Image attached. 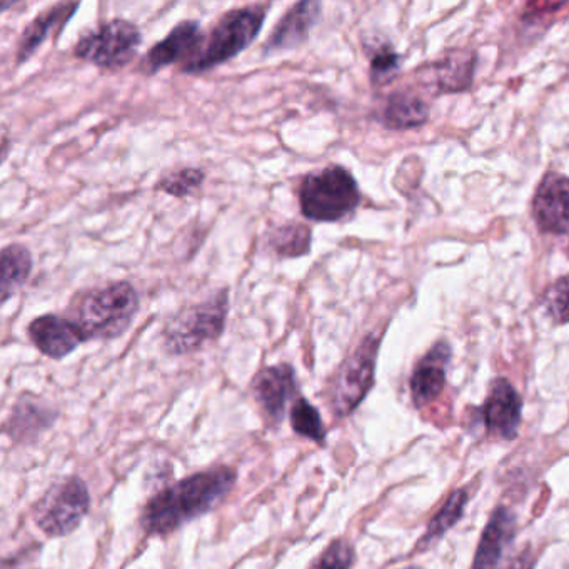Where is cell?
Instances as JSON below:
<instances>
[{
    "instance_id": "1",
    "label": "cell",
    "mask_w": 569,
    "mask_h": 569,
    "mask_svg": "<svg viewBox=\"0 0 569 569\" xmlns=\"http://www.w3.org/2000/svg\"><path fill=\"white\" fill-rule=\"evenodd\" d=\"M236 481L238 475L228 466L196 472L149 499L142 509V528L148 535H169L211 511L232 491Z\"/></svg>"
},
{
    "instance_id": "2",
    "label": "cell",
    "mask_w": 569,
    "mask_h": 569,
    "mask_svg": "<svg viewBox=\"0 0 569 569\" xmlns=\"http://www.w3.org/2000/svg\"><path fill=\"white\" fill-rule=\"evenodd\" d=\"M141 301L134 286L116 281L89 289L72 301L71 319L91 339H114L131 328Z\"/></svg>"
},
{
    "instance_id": "3",
    "label": "cell",
    "mask_w": 569,
    "mask_h": 569,
    "mask_svg": "<svg viewBox=\"0 0 569 569\" xmlns=\"http://www.w3.org/2000/svg\"><path fill=\"white\" fill-rule=\"evenodd\" d=\"M264 21L266 8L262 6H248L226 12L204 39L198 56L182 66V72L204 74L231 61L259 38Z\"/></svg>"
},
{
    "instance_id": "4",
    "label": "cell",
    "mask_w": 569,
    "mask_h": 569,
    "mask_svg": "<svg viewBox=\"0 0 569 569\" xmlns=\"http://www.w3.org/2000/svg\"><path fill=\"white\" fill-rule=\"evenodd\" d=\"M301 214L312 222H338L361 204V191L355 176L332 164L302 179L298 191Z\"/></svg>"
},
{
    "instance_id": "5",
    "label": "cell",
    "mask_w": 569,
    "mask_h": 569,
    "mask_svg": "<svg viewBox=\"0 0 569 569\" xmlns=\"http://www.w3.org/2000/svg\"><path fill=\"white\" fill-rule=\"evenodd\" d=\"M229 291L221 289L211 298L176 315L164 329V346L174 356L191 355L208 342L221 338L228 322Z\"/></svg>"
},
{
    "instance_id": "6",
    "label": "cell",
    "mask_w": 569,
    "mask_h": 569,
    "mask_svg": "<svg viewBox=\"0 0 569 569\" xmlns=\"http://www.w3.org/2000/svg\"><path fill=\"white\" fill-rule=\"evenodd\" d=\"M91 508L88 485L79 478L62 479L48 489L34 508V521L49 538H62L79 528Z\"/></svg>"
},
{
    "instance_id": "7",
    "label": "cell",
    "mask_w": 569,
    "mask_h": 569,
    "mask_svg": "<svg viewBox=\"0 0 569 569\" xmlns=\"http://www.w3.org/2000/svg\"><path fill=\"white\" fill-rule=\"evenodd\" d=\"M142 34L126 19H112L86 32L74 48V56L101 69H121L138 54Z\"/></svg>"
},
{
    "instance_id": "8",
    "label": "cell",
    "mask_w": 569,
    "mask_h": 569,
    "mask_svg": "<svg viewBox=\"0 0 569 569\" xmlns=\"http://www.w3.org/2000/svg\"><path fill=\"white\" fill-rule=\"evenodd\" d=\"M378 351L379 338L366 336L336 372L331 386V408L339 418L351 415L375 386Z\"/></svg>"
},
{
    "instance_id": "9",
    "label": "cell",
    "mask_w": 569,
    "mask_h": 569,
    "mask_svg": "<svg viewBox=\"0 0 569 569\" xmlns=\"http://www.w3.org/2000/svg\"><path fill=\"white\" fill-rule=\"evenodd\" d=\"M532 218L545 234H569V178L548 172L532 198Z\"/></svg>"
},
{
    "instance_id": "10",
    "label": "cell",
    "mask_w": 569,
    "mask_h": 569,
    "mask_svg": "<svg viewBox=\"0 0 569 569\" xmlns=\"http://www.w3.org/2000/svg\"><path fill=\"white\" fill-rule=\"evenodd\" d=\"M522 399L515 386L505 378L495 379L481 406L482 422L488 435L512 441L521 426Z\"/></svg>"
},
{
    "instance_id": "11",
    "label": "cell",
    "mask_w": 569,
    "mask_h": 569,
    "mask_svg": "<svg viewBox=\"0 0 569 569\" xmlns=\"http://www.w3.org/2000/svg\"><path fill=\"white\" fill-rule=\"evenodd\" d=\"M28 335L42 355L56 361L68 358L79 346L89 341L74 319L59 315L39 316L29 325Z\"/></svg>"
},
{
    "instance_id": "12",
    "label": "cell",
    "mask_w": 569,
    "mask_h": 569,
    "mask_svg": "<svg viewBox=\"0 0 569 569\" xmlns=\"http://www.w3.org/2000/svg\"><path fill=\"white\" fill-rule=\"evenodd\" d=\"M204 39L198 21L181 22L162 41L152 46L144 59L146 71L156 74L176 62L188 64L201 51Z\"/></svg>"
},
{
    "instance_id": "13",
    "label": "cell",
    "mask_w": 569,
    "mask_h": 569,
    "mask_svg": "<svg viewBox=\"0 0 569 569\" xmlns=\"http://www.w3.org/2000/svg\"><path fill=\"white\" fill-rule=\"evenodd\" d=\"M298 391L296 372L291 365H276L262 369L252 381V392L266 419L282 421L286 406L295 399Z\"/></svg>"
},
{
    "instance_id": "14",
    "label": "cell",
    "mask_w": 569,
    "mask_h": 569,
    "mask_svg": "<svg viewBox=\"0 0 569 569\" xmlns=\"http://www.w3.org/2000/svg\"><path fill=\"white\" fill-rule=\"evenodd\" d=\"M322 6L312 0H302L291 6L282 16L281 21L272 29L264 46L266 54L292 51L301 48L311 34L312 28L319 21Z\"/></svg>"
},
{
    "instance_id": "15",
    "label": "cell",
    "mask_w": 569,
    "mask_h": 569,
    "mask_svg": "<svg viewBox=\"0 0 569 569\" xmlns=\"http://www.w3.org/2000/svg\"><path fill=\"white\" fill-rule=\"evenodd\" d=\"M449 359H451V346L448 342L439 341L418 362L411 379H409V389H411V398L416 408H426L445 391L446 368H448Z\"/></svg>"
},
{
    "instance_id": "16",
    "label": "cell",
    "mask_w": 569,
    "mask_h": 569,
    "mask_svg": "<svg viewBox=\"0 0 569 569\" xmlns=\"http://www.w3.org/2000/svg\"><path fill=\"white\" fill-rule=\"evenodd\" d=\"M516 536V515L506 506H498L492 511L481 539H479L478 549H476L475 559H472L471 569H499L502 555L509 542Z\"/></svg>"
},
{
    "instance_id": "17",
    "label": "cell",
    "mask_w": 569,
    "mask_h": 569,
    "mask_svg": "<svg viewBox=\"0 0 569 569\" xmlns=\"http://www.w3.org/2000/svg\"><path fill=\"white\" fill-rule=\"evenodd\" d=\"M79 9V2H74V4H68V2H62V4L52 6L48 11L39 14L28 28L22 32L21 39H19L18 51H16V56H18V64H24L26 61L32 58L41 48L42 42L49 38L52 31H54L58 26L64 24L66 21L74 16V12Z\"/></svg>"
},
{
    "instance_id": "18",
    "label": "cell",
    "mask_w": 569,
    "mask_h": 569,
    "mask_svg": "<svg viewBox=\"0 0 569 569\" xmlns=\"http://www.w3.org/2000/svg\"><path fill=\"white\" fill-rule=\"evenodd\" d=\"M428 119L429 106L425 99L408 91L389 96L381 114V122L389 131H409L426 124Z\"/></svg>"
},
{
    "instance_id": "19",
    "label": "cell",
    "mask_w": 569,
    "mask_h": 569,
    "mask_svg": "<svg viewBox=\"0 0 569 569\" xmlns=\"http://www.w3.org/2000/svg\"><path fill=\"white\" fill-rule=\"evenodd\" d=\"M476 71V54L468 51H449L432 66L436 88L445 94H456L471 88Z\"/></svg>"
},
{
    "instance_id": "20",
    "label": "cell",
    "mask_w": 569,
    "mask_h": 569,
    "mask_svg": "<svg viewBox=\"0 0 569 569\" xmlns=\"http://www.w3.org/2000/svg\"><path fill=\"white\" fill-rule=\"evenodd\" d=\"M56 412L36 399L22 398L12 409L9 418L8 432L19 442H29L38 438L44 429L54 422Z\"/></svg>"
},
{
    "instance_id": "21",
    "label": "cell",
    "mask_w": 569,
    "mask_h": 569,
    "mask_svg": "<svg viewBox=\"0 0 569 569\" xmlns=\"http://www.w3.org/2000/svg\"><path fill=\"white\" fill-rule=\"evenodd\" d=\"M32 268H34V259L24 244L12 242L2 249V278H0L2 305H6L28 282Z\"/></svg>"
},
{
    "instance_id": "22",
    "label": "cell",
    "mask_w": 569,
    "mask_h": 569,
    "mask_svg": "<svg viewBox=\"0 0 569 569\" xmlns=\"http://www.w3.org/2000/svg\"><path fill=\"white\" fill-rule=\"evenodd\" d=\"M468 501L469 495L466 489H456V491H452L449 498L446 499L442 508L439 509L435 518L429 521L425 536L419 539L418 548L428 549L431 548L432 545H436V542L462 518Z\"/></svg>"
},
{
    "instance_id": "23",
    "label": "cell",
    "mask_w": 569,
    "mask_h": 569,
    "mask_svg": "<svg viewBox=\"0 0 569 569\" xmlns=\"http://www.w3.org/2000/svg\"><path fill=\"white\" fill-rule=\"evenodd\" d=\"M312 232L305 224H286L274 229L269 244L281 258H302L311 251Z\"/></svg>"
},
{
    "instance_id": "24",
    "label": "cell",
    "mask_w": 569,
    "mask_h": 569,
    "mask_svg": "<svg viewBox=\"0 0 569 569\" xmlns=\"http://www.w3.org/2000/svg\"><path fill=\"white\" fill-rule=\"evenodd\" d=\"M291 426L302 438L311 439L315 442H322L326 439L321 415L308 399L298 398L292 402Z\"/></svg>"
},
{
    "instance_id": "25",
    "label": "cell",
    "mask_w": 569,
    "mask_h": 569,
    "mask_svg": "<svg viewBox=\"0 0 569 569\" xmlns=\"http://www.w3.org/2000/svg\"><path fill=\"white\" fill-rule=\"evenodd\" d=\"M206 181V172L199 168H184L162 178L156 184V191L164 192L176 199L189 198L202 188Z\"/></svg>"
},
{
    "instance_id": "26",
    "label": "cell",
    "mask_w": 569,
    "mask_h": 569,
    "mask_svg": "<svg viewBox=\"0 0 569 569\" xmlns=\"http://www.w3.org/2000/svg\"><path fill=\"white\" fill-rule=\"evenodd\" d=\"M546 315L556 325H568L569 322V278H561L552 282L541 299Z\"/></svg>"
},
{
    "instance_id": "27",
    "label": "cell",
    "mask_w": 569,
    "mask_h": 569,
    "mask_svg": "<svg viewBox=\"0 0 569 569\" xmlns=\"http://www.w3.org/2000/svg\"><path fill=\"white\" fill-rule=\"evenodd\" d=\"M369 66H371L369 76H371L372 84H388L398 74L399 68H401V58L391 46L386 44L372 52Z\"/></svg>"
},
{
    "instance_id": "28",
    "label": "cell",
    "mask_w": 569,
    "mask_h": 569,
    "mask_svg": "<svg viewBox=\"0 0 569 569\" xmlns=\"http://www.w3.org/2000/svg\"><path fill=\"white\" fill-rule=\"evenodd\" d=\"M356 552L351 542L346 539H336L325 549L311 569H351Z\"/></svg>"
},
{
    "instance_id": "29",
    "label": "cell",
    "mask_w": 569,
    "mask_h": 569,
    "mask_svg": "<svg viewBox=\"0 0 569 569\" xmlns=\"http://www.w3.org/2000/svg\"><path fill=\"white\" fill-rule=\"evenodd\" d=\"M531 551L526 549L525 552H521V555L518 556L515 565H512V569H532V566H535V559H531Z\"/></svg>"
},
{
    "instance_id": "30",
    "label": "cell",
    "mask_w": 569,
    "mask_h": 569,
    "mask_svg": "<svg viewBox=\"0 0 569 569\" xmlns=\"http://www.w3.org/2000/svg\"><path fill=\"white\" fill-rule=\"evenodd\" d=\"M401 569H422V568H419V566H408V568H401Z\"/></svg>"
}]
</instances>
